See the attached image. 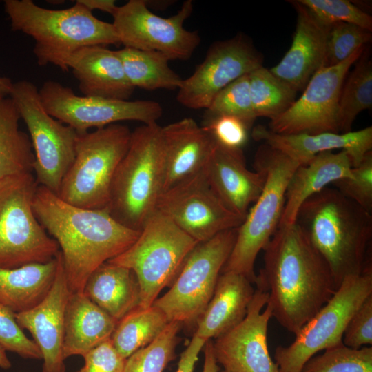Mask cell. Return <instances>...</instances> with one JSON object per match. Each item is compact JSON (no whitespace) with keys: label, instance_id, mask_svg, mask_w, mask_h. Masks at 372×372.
<instances>
[{"label":"cell","instance_id":"1","mask_svg":"<svg viewBox=\"0 0 372 372\" xmlns=\"http://www.w3.org/2000/svg\"><path fill=\"white\" fill-rule=\"evenodd\" d=\"M263 251L255 285L268 291L272 317L295 335L337 291L333 276L296 223L278 228Z\"/></svg>","mask_w":372,"mask_h":372},{"label":"cell","instance_id":"2","mask_svg":"<svg viewBox=\"0 0 372 372\" xmlns=\"http://www.w3.org/2000/svg\"><path fill=\"white\" fill-rule=\"evenodd\" d=\"M33 209L59 245L71 293H83L90 274L125 251L141 233L120 224L107 208L74 206L41 185L34 196Z\"/></svg>","mask_w":372,"mask_h":372},{"label":"cell","instance_id":"3","mask_svg":"<svg viewBox=\"0 0 372 372\" xmlns=\"http://www.w3.org/2000/svg\"><path fill=\"white\" fill-rule=\"evenodd\" d=\"M296 223L327 262L338 289L347 277L371 267L367 258L371 213L335 187H327L305 200Z\"/></svg>","mask_w":372,"mask_h":372},{"label":"cell","instance_id":"4","mask_svg":"<svg viewBox=\"0 0 372 372\" xmlns=\"http://www.w3.org/2000/svg\"><path fill=\"white\" fill-rule=\"evenodd\" d=\"M4 9L12 30L34 39L33 53L41 66L52 64L63 71L65 59L78 49L121 44L112 23L99 19L78 1L52 10L32 0H6Z\"/></svg>","mask_w":372,"mask_h":372},{"label":"cell","instance_id":"5","mask_svg":"<svg viewBox=\"0 0 372 372\" xmlns=\"http://www.w3.org/2000/svg\"><path fill=\"white\" fill-rule=\"evenodd\" d=\"M161 127L143 124L132 131L129 147L114 176L106 207L122 225L141 231L163 193Z\"/></svg>","mask_w":372,"mask_h":372},{"label":"cell","instance_id":"6","mask_svg":"<svg viewBox=\"0 0 372 372\" xmlns=\"http://www.w3.org/2000/svg\"><path fill=\"white\" fill-rule=\"evenodd\" d=\"M254 165L256 170L264 174L265 184L258 199L237 228L235 244L221 272L243 275L256 284L254 265L257 255L278 228L288 183L300 165L262 143L256 152Z\"/></svg>","mask_w":372,"mask_h":372},{"label":"cell","instance_id":"7","mask_svg":"<svg viewBox=\"0 0 372 372\" xmlns=\"http://www.w3.org/2000/svg\"><path fill=\"white\" fill-rule=\"evenodd\" d=\"M131 135L130 128L119 123L79 133L75 158L63 179L59 196L78 207L106 208L114 176L129 147Z\"/></svg>","mask_w":372,"mask_h":372},{"label":"cell","instance_id":"8","mask_svg":"<svg viewBox=\"0 0 372 372\" xmlns=\"http://www.w3.org/2000/svg\"><path fill=\"white\" fill-rule=\"evenodd\" d=\"M198 243L156 209L136 241L107 262L134 273L140 291L138 307L147 308L174 281L186 256Z\"/></svg>","mask_w":372,"mask_h":372},{"label":"cell","instance_id":"9","mask_svg":"<svg viewBox=\"0 0 372 372\" xmlns=\"http://www.w3.org/2000/svg\"><path fill=\"white\" fill-rule=\"evenodd\" d=\"M38 184L32 173L0 179V267L45 263L59 251L33 209Z\"/></svg>","mask_w":372,"mask_h":372},{"label":"cell","instance_id":"10","mask_svg":"<svg viewBox=\"0 0 372 372\" xmlns=\"http://www.w3.org/2000/svg\"><path fill=\"white\" fill-rule=\"evenodd\" d=\"M10 97L29 132L36 182L59 196L63 179L75 158L79 133L45 111L39 89L31 81L13 83Z\"/></svg>","mask_w":372,"mask_h":372},{"label":"cell","instance_id":"11","mask_svg":"<svg viewBox=\"0 0 372 372\" xmlns=\"http://www.w3.org/2000/svg\"><path fill=\"white\" fill-rule=\"evenodd\" d=\"M236 236L237 228L230 229L198 242L186 256L171 288L152 305L169 322L196 320L213 296Z\"/></svg>","mask_w":372,"mask_h":372},{"label":"cell","instance_id":"12","mask_svg":"<svg viewBox=\"0 0 372 372\" xmlns=\"http://www.w3.org/2000/svg\"><path fill=\"white\" fill-rule=\"evenodd\" d=\"M371 294V267L361 274L347 277L325 305L295 334L294 341L276 349L278 372H301L317 352L342 342L349 319Z\"/></svg>","mask_w":372,"mask_h":372},{"label":"cell","instance_id":"13","mask_svg":"<svg viewBox=\"0 0 372 372\" xmlns=\"http://www.w3.org/2000/svg\"><path fill=\"white\" fill-rule=\"evenodd\" d=\"M192 11L193 3L187 0L176 14L165 18L153 13L145 1L130 0L117 7L112 23L124 47L157 52L169 61H186L200 42L197 31L183 26Z\"/></svg>","mask_w":372,"mask_h":372},{"label":"cell","instance_id":"14","mask_svg":"<svg viewBox=\"0 0 372 372\" xmlns=\"http://www.w3.org/2000/svg\"><path fill=\"white\" fill-rule=\"evenodd\" d=\"M39 94L50 116L79 133L125 121L157 123L163 114V107L157 101L80 96L70 87L52 80L43 83Z\"/></svg>","mask_w":372,"mask_h":372},{"label":"cell","instance_id":"15","mask_svg":"<svg viewBox=\"0 0 372 372\" xmlns=\"http://www.w3.org/2000/svg\"><path fill=\"white\" fill-rule=\"evenodd\" d=\"M364 49L365 46L358 49L338 65L319 69L300 97L282 114L271 121L269 129L282 134H341L338 116L341 90L349 68Z\"/></svg>","mask_w":372,"mask_h":372},{"label":"cell","instance_id":"16","mask_svg":"<svg viewBox=\"0 0 372 372\" xmlns=\"http://www.w3.org/2000/svg\"><path fill=\"white\" fill-rule=\"evenodd\" d=\"M204 169L163 192L156 205L157 210L197 242L238 228L244 220L216 196Z\"/></svg>","mask_w":372,"mask_h":372},{"label":"cell","instance_id":"17","mask_svg":"<svg viewBox=\"0 0 372 372\" xmlns=\"http://www.w3.org/2000/svg\"><path fill=\"white\" fill-rule=\"evenodd\" d=\"M261 66L262 56L246 36L216 41L193 74L183 79L176 99L189 109H207L223 89Z\"/></svg>","mask_w":372,"mask_h":372},{"label":"cell","instance_id":"18","mask_svg":"<svg viewBox=\"0 0 372 372\" xmlns=\"http://www.w3.org/2000/svg\"><path fill=\"white\" fill-rule=\"evenodd\" d=\"M268 291L257 289L241 322L213 341L218 364L227 372H278L267 346L272 310Z\"/></svg>","mask_w":372,"mask_h":372},{"label":"cell","instance_id":"19","mask_svg":"<svg viewBox=\"0 0 372 372\" xmlns=\"http://www.w3.org/2000/svg\"><path fill=\"white\" fill-rule=\"evenodd\" d=\"M52 285L36 306L15 313L19 327L27 329L38 346L43 360L42 372H65L63 346L65 306L71 293L60 251Z\"/></svg>","mask_w":372,"mask_h":372},{"label":"cell","instance_id":"20","mask_svg":"<svg viewBox=\"0 0 372 372\" xmlns=\"http://www.w3.org/2000/svg\"><path fill=\"white\" fill-rule=\"evenodd\" d=\"M161 141L163 192L203 170L216 145L212 136L192 118L161 127Z\"/></svg>","mask_w":372,"mask_h":372},{"label":"cell","instance_id":"21","mask_svg":"<svg viewBox=\"0 0 372 372\" xmlns=\"http://www.w3.org/2000/svg\"><path fill=\"white\" fill-rule=\"evenodd\" d=\"M204 170L210 187L225 206L245 219L262 190L264 174L247 169L242 149L217 143Z\"/></svg>","mask_w":372,"mask_h":372},{"label":"cell","instance_id":"22","mask_svg":"<svg viewBox=\"0 0 372 372\" xmlns=\"http://www.w3.org/2000/svg\"><path fill=\"white\" fill-rule=\"evenodd\" d=\"M290 2L297 13L293 41L281 61L269 70L298 92L324 67L331 26L318 21L298 0Z\"/></svg>","mask_w":372,"mask_h":372},{"label":"cell","instance_id":"23","mask_svg":"<svg viewBox=\"0 0 372 372\" xmlns=\"http://www.w3.org/2000/svg\"><path fill=\"white\" fill-rule=\"evenodd\" d=\"M251 135L255 141H262L300 165L309 163L322 152L340 149L347 153L353 167H355L363 161L372 148L371 126L343 134L322 132L316 134H282L259 125L253 129Z\"/></svg>","mask_w":372,"mask_h":372},{"label":"cell","instance_id":"24","mask_svg":"<svg viewBox=\"0 0 372 372\" xmlns=\"http://www.w3.org/2000/svg\"><path fill=\"white\" fill-rule=\"evenodd\" d=\"M72 70L83 96L129 100L134 87L129 82L116 50L90 45L66 57L63 71Z\"/></svg>","mask_w":372,"mask_h":372},{"label":"cell","instance_id":"25","mask_svg":"<svg viewBox=\"0 0 372 372\" xmlns=\"http://www.w3.org/2000/svg\"><path fill=\"white\" fill-rule=\"evenodd\" d=\"M252 284L243 275L221 272L211 298L196 319L194 334L207 341L218 338L241 322L254 294Z\"/></svg>","mask_w":372,"mask_h":372},{"label":"cell","instance_id":"26","mask_svg":"<svg viewBox=\"0 0 372 372\" xmlns=\"http://www.w3.org/2000/svg\"><path fill=\"white\" fill-rule=\"evenodd\" d=\"M351 161L344 151L324 152L299 165L287 185L278 228L293 225L303 203L335 181L351 176Z\"/></svg>","mask_w":372,"mask_h":372},{"label":"cell","instance_id":"27","mask_svg":"<svg viewBox=\"0 0 372 372\" xmlns=\"http://www.w3.org/2000/svg\"><path fill=\"white\" fill-rule=\"evenodd\" d=\"M117 322L84 293H71L65 309V359L72 355L84 356L110 338Z\"/></svg>","mask_w":372,"mask_h":372},{"label":"cell","instance_id":"28","mask_svg":"<svg viewBox=\"0 0 372 372\" xmlns=\"http://www.w3.org/2000/svg\"><path fill=\"white\" fill-rule=\"evenodd\" d=\"M83 293L117 322L138 307L140 300L139 287L134 273L109 262L90 274Z\"/></svg>","mask_w":372,"mask_h":372},{"label":"cell","instance_id":"29","mask_svg":"<svg viewBox=\"0 0 372 372\" xmlns=\"http://www.w3.org/2000/svg\"><path fill=\"white\" fill-rule=\"evenodd\" d=\"M57 258L45 263L0 267V302L14 313L32 309L47 295L57 269Z\"/></svg>","mask_w":372,"mask_h":372},{"label":"cell","instance_id":"30","mask_svg":"<svg viewBox=\"0 0 372 372\" xmlns=\"http://www.w3.org/2000/svg\"><path fill=\"white\" fill-rule=\"evenodd\" d=\"M21 116L9 96L0 99V179L32 173L34 155L29 135L19 129Z\"/></svg>","mask_w":372,"mask_h":372},{"label":"cell","instance_id":"31","mask_svg":"<svg viewBox=\"0 0 372 372\" xmlns=\"http://www.w3.org/2000/svg\"><path fill=\"white\" fill-rule=\"evenodd\" d=\"M116 52L134 88L172 90L180 87L183 79L169 67V60L163 54L125 47Z\"/></svg>","mask_w":372,"mask_h":372},{"label":"cell","instance_id":"32","mask_svg":"<svg viewBox=\"0 0 372 372\" xmlns=\"http://www.w3.org/2000/svg\"><path fill=\"white\" fill-rule=\"evenodd\" d=\"M170 322L158 307H137L116 324L110 340L125 359L154 341Z\"/></svg>","mask_w":372,"mask_h":372},{"label":"cell","instance_id":"33","mask_svg":"<svg viewBox=\"0 0 372 372\" xmlns=\"http://www.w3.org/2000/svg\"><path fill=\"white\" fill-rule=\"evenodd\" d=\"M249 92L256 117L271 121L286 112L295 102L297 92L261 66L249 74Z\"/></svg>","mask_w":372,"mask_h":372},{"label":"cell","instance_id":"34","mask_svg":"<svg viewBox=\"0 0 372 372\" xmlns=\"http://www.w3.org/2000/svg\"><path fill=\"white\" fill-rule=\"evenodd\" d=\"M363 54L341 90L338 107L341 134L351 132L357 116L372 106V63Z\"/></svg>","mask_w":372,"mask_h":372},{"label":"cell","instance_id":"35","mask_svg":"<svg viewBox=\"0 0 372 372\" xmlns=\"http://www.w3.org/2000/svg\"><path fill=\"white\" fill-rule=\"evenodd\" d=\"M180 324L170 322L154 341L128 357L124 372H163L175 357Z\"/></svg>","mask_w":372,"mask_h":372},{"label":"cell","instance_id":"36","mask_svg":"<svg viewBox=\"0 0 372 372\" xmlns=\"http://www.w3.org/2000/svg\"><path fill=\"white\" fill-rule=\"evenodd\" d=\"M301 372H372V347L355 349L341 342L311 358Z\"/></svg>","mask_w":372,"mask_h":372},{"label":"cell","instance_id":"37","mask_svg":"<svg viewBox=\"0 0 372 372\" xmlns=\"http://www.w3.org/2000/svg\"><path fill=\"white\" fill-rule=\"evenodd\" d=\"M227 115L237 117L249 126L257 118L254 112L249 74L244 75L223 89L206 109L205 118Z\"/></svg>","mask_w":372,"mask_h":372},{"label":"cell","instance_id":"38","mask_svg":"<svg viewBox=\"0 0 372 372\" xmlns=\"http://www.w3.org/2000/svg\"><path fill=\"white\" fill-rule=\"evenodd\" d=\"M322 24L351 23L372 31V17L347 0H298Z\"/></svg>","mask_w":372,"mask_h":372},{"label":"cell","instance_id":"39","mask_svg":"<svg viewBox=\"0 0 372 372\" xmlns=\"http://www.w3.org/2000/svg\"><path fill=\"white\" fill-rule=\"evenodd\" d=\"M371 39V32L358 25L342 22L333 24L328 35L324 67L347 60Z\"/></svg>","mask_w":372,"mask_h":372},{"label":"cell","instance_id":"40","mask_svg":"<svg viewBox=\"0 0 372 372\" xmlns=\"http://www.w3.org/2000/svg\"><path fill=\"white\" fill-rule=\"evenodd\" d=\"M332 185L344 196L366 211H372V152L351 169V176L340 178Z\"/></svg>","mask_w":372,"mask_h":372},{"label":"cell","instance_id":"41","mask_svg":"<svg viewBox=\"0 0 372 372\" xmlns=\"http://www.w3.org/2000/svg\"><path fill=\"white\" fill-rule=\"evenodd\" d=\"M15 313L0 302V344L6 351L15 353L23 358L42 359L37 344L25 335L18 324Z\"/></svg>","mask_w":372,"mask_h":372},{"label":"cell","instance_id":"42","mask_svg":"<svg viewBox=\"0 0 372 372\" xmlns=\"http://www.w3.org/2000/svg\"><path fill=\"white\" fill-rule=\"evenodd\" d=\"M202 126L218 144L230 149H240L247 141L250 127L242 120L227 115L205 118Z\"/></svg>","mask_w":372,"mask_h":372},{"label":"cell","instance_id":"43","mask_svg":"<svg viewBox=\"0 0 372 372\" xmlns=\"http://www.w3.org/2000/svg\"><path fill=\"white\" fill-rule=\"evenodd\" d=\"M342 342L355 349L372 344V294L362 302L349 319L343 333Z\"/></svg>","mask_w":372,"mask_h":372},{"label":"cell","instance_id":"44","mask_svg":"<svg viewBox=\"0 0 372 372\" xmlns=\"http://www.w3.org/2000/svg\"><path fill=\"white\" fill-rule=\"evenodd\" d=\"M77 372H124L126 359L114 347L110 338L89 351Z\"/></svg>","mask_w":372,"mask_h":372},{"label":"cell","instance_id":"45","mask_svg":"<svg viewBox=\"0 0 372 372\" xmlns=\"http://www.w3.org/2000/svg\"><path fill=\"white\" fill-rule=\"evenodd\" d=\"M206 342L194 334L187 348L180 355L176 372H194L198 355Z\"/></svg>","mask_w":372,"mask_h":372},{"label":"cell","instance_id":"46","mask_svg":"<svg viewBox=\"0 0 372 372\" xmlns=\"http://www.w3.org/2000/svg\"><path fill=\"white\" fill-rule=\"evenodd\" d=\"M87 9L92 12L97 10L113 14L118 6L114 0H77Z\"/></svg>","mask_w":372,"mask_h":372},{"label":"cell","instance_id":"47","mask_svg":"<svg viewBox=\"0 0 372 372\" xmlns=\"http://www.w3.org/2000/svg\"><path fill=\"white\" fill-rule=\"evenodd\" d=\"M203 348L204 364L203 372H220L218 364L214 353L213 340H207Z\"/></svg>","mask_w":372,"mask_h":372},{"label":"cell","instance_id":"48","mask_svg":"<svg viewBox=\"0 0 372 372\" xmlns=\"http://www.w3.org/2000/svg\"><path fill=\"white\" fill-rule=\"evenodd\" d=\"M13 83L12 81L3 76H0V99L10 96Z\"/></svg>","mask_w":372,"mask_h":372},{"label":"cell","instance_id":"49","mask_svg":"<svg viewBox=\"0 0 372 372\" xmlns=\"http://www.w3.org/2000/svg\"><path fill=\"white\" fill-rule=\"evenodd\" d=\"M12 366L11 362L7 356L6 351L0 344V368L9 369Z\"/></svg>","mask_w":372,"mask_h":372},{"label":"cell","instance_id":"50","mask_svg":"<svg viewBox=\"0 0 372 372\" xmlns=\"http://www.w3.org/2000/svg\"><path fill=\"white\" fill-rule=\"evenodd\" d=\"M222 372H227V371H222Z\"/></svg>","mask_w":372,"mask_h":372}]
</instances>
